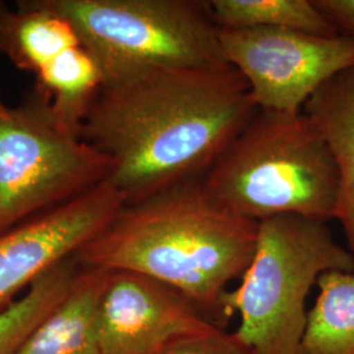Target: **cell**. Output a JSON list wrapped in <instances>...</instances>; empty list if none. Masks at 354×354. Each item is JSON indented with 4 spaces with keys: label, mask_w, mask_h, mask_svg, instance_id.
<instances>
[{
    "label": "cell",
    "mask_w": 354,
    "mask_h": 354,
    "mask_svg": "<svg viewBox=\"0 0 354 354\" xmlns=\"http://www.w3.org/2000/svg\"><path fill=\"white\" fill-rule=\"evenodd\" d=\"M256 112L230 64L152 67L104 83L80 137L111 160L127 205L203 180Z\"/></svg>",
    "instance_id": "1"
},
{
    "label": "cell",
    "mask_w": 354,
    "mask_h": 354,
    "mask_svg": "<svg viewBox=\"0 0 354 354\" xmlns=\"http://www.w3.org/2000/svg\"><path fill=\"white\" fill-rule=\"evenodd\" d=\"M259 223L190 181L127 203L75 254L79 264L147 274L185 294L225 328L223 297L252 260Z\"/></svg>",
    "instance_id": "2"
},
{
    "label": "cell",
    "mask_w": 354,
    "mask_h": 354,
    "mask_svg": "<svg viewBox=\"0 0 354 354\" xmlns=\"http://www.w3.org/2000/svg\"><path fill=\"white\" fill-rule=\"evenodd\" d=\"M201 181L218 203L257 223L279 215L336 219L337 168L304 111L257 109Z\"/></svg>",
    "instance_id": "3"
},
{
    "label": "cell",
    "mask_w": 354,
    "mask_h": 354,
    "mask_svg": "<svg viewBox=\"0 0 354 354\" xmlns=\"http://www.w3.org/2000/svg\"><path fill=\"white\" fill-rule=\"evenodd\" d=\"M330 270L354 272V256L327 222L299 215L261 221L252 260L223 297L225 319L239 314L235 335L254 354H299L307 295Z\"/></svg>",
    "instance_id": "4"
},
{
    "label": "cell",
    "mask_w": 354,
    "mask_h": 354,
    "mask_svg": "<svg viewBox=\"0 0 354 354\" xmlns=\"http://www.w3.org/2000/svg\"><path fill=\"white\" fill-rule=\"evenodd\" d=\"M95 58L102 84L152 67L226 64L207 1L49 0Z\"/></svg>",
    "instance_id": "5"
},
{
    "label": "cell",
    "mask_w": 354,
    "mask_h": 354,
    "mask_svg": "<svg viewBox=\"0 0 354 354\" xmlns=\"http://www.w3.org/2000/svg\"><path fill=\"white\" fill-rule=\"evenodd\" d=\"M111 171L36 89L17 105L0 95V235L108 181Z\"/></svg>",
    "instance_id": "6"
},
{
    "label": "cell",
    "mask_w": 354,
    "mask_h": 354,
    "mask_svg": "<svg viewBox=\"0 0 354 354\" xmlns=\"http://www.w3.org/2000/svg\"><path fill=\"white\" fill-rule=\"evenodd\" d=\"M226 64L248 84L257 109L301 112L329 79L354 66V38L289 29H219Z\"/></svg>",
    "instance_id": "7"
},
{
    "label": "cell",
    "mask_w": 354,
    "mask_h": 354,
    "mask_svg": "<svg viewBox=\"0 0 354 354\" xmlns=\"http://www.w3.org/2000/svg\"><path fill=\"white\" fill-rule=\"evenodd\" d=\"M97 308L102 354H158L214 324L181 291L147 274L105 269Z\"/></svg>",
    "instance_id": "8"
},
{
    "label": "cell",
    "mask_w": 354,
    "mask_h": 354,
    "mask_svg": "<svg viewBox=\"0 0 354 354\" xmlns=\"http://www.w3.org/2000/svg\"><path fill=\"white\" fill-rule=\"evenodd\" d=\"M127 205L105 181L0 235V310L30 283L97 236Z\"/></svg>",
    "instance_id": "9"
},
{
    "label": "cell",
    "mask_w": 354,
    "mask_h": 354,
    "mask_svg": "<svg viewBox=\"0 0 354 354\" xmlns=\"http://www.w3.org/2000/svg\"><path fill=\"white\" fill-rule=\"evenodd\" d=\"M106 270L83 266L71 289L13 354H102L97 308Z\"/></svg>",
    "instance_id": "10"
},
{
    "label": "cell",
    "mask_w": 354,
    "mask_h": 354,
    "mask_svg": "<svg viewBox=\"0 0 354 354\" xmlns=\"http://www.w3.org/2000/svg\"><path fill=\"white\" fill-rule=\"evenodd\" d=\"M304 112L326 140L337 168L336 219L354 256V66L317 89L306 102Z\"/></svg>",
    "instance_id": "11"
},
{
    "label": "cell",
    "mask_w": 354,
    "mask_h": 354,
    "mask_svg": "<svg viewBox=\"0 0 354 354\" xmlns=\"http://www.w3.org/2000/svg\"><path fill=\"white\" fill-rule=\"evenodd\" d=\"M299 354H354V272L322 274Z\"/></svg>",
    "instance_id": "12"
},
{
    "label": "cell",
    "mask_w": 354,
    "mask_h": 354,
    "mask_svg": "<svg viewBox=\"0 0 354 354\" xmlns=\"http://www.w3.org/2000/svg\"><path fill=\"white\" fill-rule=\"evenodd\" d=\"M207 4L219 29H289L317 36L339 35L314 0H212Z\"/></svg>",
    "instance_id": "13"
},
{
    "label": "cell",
    "mask_w": 354,
    "mask_h": 354,
    "mask_svg": "<svg viewBox=\"0 0 354 354\" xmlns=\"http://www.w3.org/2000/svg\"><path fill=\"white\" fill-rule=\"evenodd\" d=\"M82 266L75 256L51 266L0 310V354H13L38 323L64 299Z\"/></svg>",
    "instance_id": "14"
},
{
    "label": "cell",
    "mask_w": 354,
    "mask_h": 354,
    "mask_svg": "<svg viewBox=\"0 0 354 354\" xmlns=\"http://www.w3.org/2000/svg\"><path fill=\"white\" fill-rule=\"evenodd\" d=\"M158 354H254L235 332L215 326L205 332L177 339Z\"/></svg>",
    "instance_id": "15"
},
{
    "label": "cell",
    "mask_w": 354,
    "mask_h": 354,
    "mask_svg": "<svg viewBox=\"0 0 354 354\" xmlns=\"http://www.w3.org/2000/svg\"><path fill=\"white\" fill-rule=\"evenodd\" d=\"M339 33L354 38V0H314Z\"/></svg>",
    "instance_id": "16"
},
{
    "label": "cell",
    "mask_w": 354,
    "mask_h": 354,
    "mask_svg": "<svg viewBox=\"0 0 354 354\" xmlns=\"http://www.w3.org/2000/svg\"><path fill=\"white\" fill-rule=\"evenodd\" d=\"M7 7H8V6H7L4 1H0V16L7 10Z\"/></svg>",
    "instance_id": "17"
}]
</instances>
